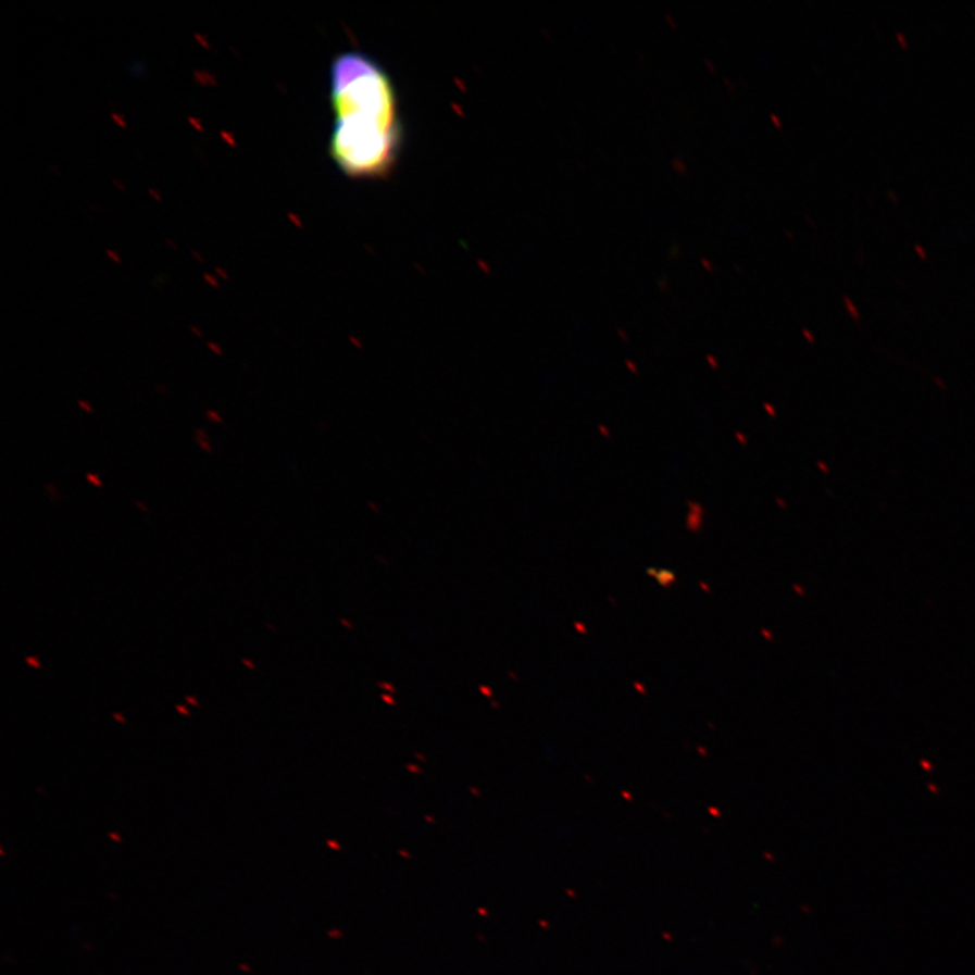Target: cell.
<instances>
[{"label":"cell","mask_w":975,"mask_h":975,"mask_svg":"<svg viewBox=\"0 0 975 975\" xmlns=\"http://www.w3.org/2000/svg\"><path fill=\"white\" fill-rule=\"evenodd\" d=\"M896 40H897V42H898V46H900L901 48H903V49L909 48V41H908V38H907L905 35H903L902 32H897V33H896Z\"/></svg>","instance_id":"obj_10"},{"label":"cell","mask_w":975,"mask_h":975,"mask_svg":"<svg viewBox=\"0 0 975 975\" xmlns=\"http://www.w3.org/2000/svg\"><path fill=\"white\" fill-rule=\"evenodd\" d=\"M189 123L191 124L192 128H196V130L203 132L201 120L189 117Z\"/></svg>","instance_id":"obj_16"},{"label":"cell","mask_w":975,"mask_h":975,"mask_svg":"<svg viewBox=\"0 0 975 975\" xmlns=\"http://www.w3.org/2000/svg\"><path fill=\"white\" fill-rule=\"evenodd\" d=\"M46 489L49 495V499H51L52 501H57L58 503V501L60 500L58 487L54 486V484H47Z\"/></svg>","instance_id":"obj_6"},{"label":"cell","mask_w":975,"mask_h":975,"mask_svg":"<svg viewBox=\"0 0 975 975\" xmlns=\"http://www.w3.org/2000/svg\"><path fill=\"white\" fill-rule=\"evenodd\" d=\"M888 198H889V200H890L891 202H893V203H898V202H900V197L897 196V192H896L895 190H889V191H888Z\"/></svg>","instance_id":"obj_19"},{"label":"cell","mask_w":975,"mask_h":975,"mask_svg":"<svg viewBox=\"0 0 975 975\" xmlns=\"http://www.w3.org/2000/svg\"><path fill=\"white\" fill-rule=\"evenodd\" d=\"M157 389H158L159 393H165V390H167V388L161 387V385H159V387Z\"/></svg>","instance_id":"obj_25"},{"label":"cell","mask_w":975,"mask_h":975,"mask_svg":"<svg viewBox=\"0 0 975 975\" xmlns=\"http://www.w3.org/2000/svg\"><path fill=\"white\" fill-rule=\"evenodd\" d=\"M196 440H197L198 446H200V448L203 451H207V453H209V454L213 453L211 439H209V435L205 432V429H203V428L196 429Z\"/></svg>","instance_id":"obj_3"},{"label":"cell","mask_w":975,"mask_h":975,"mask_svg":"<svg viewBox=\"0 0 975 975\" xmlns=\"http://www.w3.org/2000/svg\"><path fill=\"white\" fill-rule=\"evenodd\" d=\"M78 405L82 408L83 411H86V412H88V413H92V412H93L92 407H91V404H90V401L79 400V401H78Z\"/></svg>","instance_id":"obj_18"},{"label":"cell","mask_w":975,"mask_h":975,"mask_svg":"<svg viewBox=\"0 0 975 975\" xmlns=\"http://www.w3.org/2000/svg\"><path fill=\"white\" fill-rule=\"evenodd\" d=\"M913 250H914V252L917 253L918 258H922V259H923V261H925V259L928 258V252H927V250H925V247H924V246H922V245H914V246H913Z\"/></svg>","instance_id":"obj_13"},{"label":"cell","mask_w":975,"mask_h":975,"mask_svg":"<svg viewBox=\"0 0 975 975\" xmlns=\"http://www.w3.org/2000/svg\"><path fill=\"white\" fill-rule=\"evenodd\" d=\"M195 38H196L197 42L200 43L201 47L211 49V43H209L205 35H201V33H195Z\"/></svg>","instance_id":"obj_12"},{"label":"cell","mask_w":975,"mask_h":975,"mask_svg":"<svg viewBox=\"0 0 975 975\" xmlns=\"http://www.w3.org/2000/svg\"><path fill=\"white\" fill-rule=\"evenodd\" d=\"M86 480H87L88 483L92 484L93 487H97V488H102V487H103V483H102V480H101V477H99L98 475H96V473H87V475H86Z\"/></svg>","instance_id":"obj_7"},{"label":"cell","mask_w":975,"mask_h":975,"mask_svg":"<svg viewBox=\"0 0 975 975\" xmlns=\"http://www.w3.org/2000/svg\"><path fill=\"white\" fill-rule=\"evenodd\" d=\"M220 136L223 137V140L225 142H227L228 146H230V147L238 146V142H236V137L233 134V132L222 130V132H220Z\"/></svg>","instance_id":"obj_4"},{"label":"cell","mask_w":975,"mask_h":975,"mask_svg":"<svg viewBox=\"0 0 975 975\" xmlns=\"http://www.w3.org/2000/svg\"><path fill=\"white\" fill-rule=\"evenodd\" d=\"M165 243H167L171 248H173V250H178V245H176L175 241H173V239H170V238L165 239Z\"/></svg>","instance_id":"obj_23"},{"label":"cell","mask_w":975,"mask_h":975,"mask_svg":"<svg viewBox=\"0 0 975 975\" xmlns=\"http://www.w3.org/2000/svg\"><path fill=\"white\" fill-rule=\"evenodd\" d=\"M207 418L209 422H211L213 424H223L224 423L223 416L220 415V413L217 411L208 410Z\"/></svg>","instance_id":"obj_5"},{"label":"cell","mask_w":975,"mask_h":975,"mask_svg":"<svg viewBox=\"0 0 975 975\" xmlns=\"http://www.w3.org/2000/svg\"><path fill=\"white\" fill-rule=\"evenodd\" d=\"M113 184H114V186L117 187V189H120L121 191H125V190H126V187H125V184H124L123 180H120V179H113Z\"/></svg>","instance_id":"obj_21"},{"label":"cell","mask_w":975,"mask_h":975,"mask_svg":"<svg viewBox=\"0 0 975 975\" xmlns=\"http://www.w3.org/2000/svg\"><path fill=\"white\" fill-rule=\"evenodd\" d=\"M192 78H195L197 85L203 87H216L218 85L217 76L212 74L211 71L196 70L192 73Z\"/></svg>","instance_id":"obj_2"},{"label":"cell","mask_w":975,"mask_h":975,"mask_svg":"<svg viewBox=\"0 0 975 975\" xmlns=\"http://www.w3.org/2000/svg\"><path fill=\"white\" fill-rule=\"evenodd\" d=\"M110 117H112L114 123L117 124L120 126V128H123V129L126 128V121H125V117L123 114L112 113V114H110Z\"/></svg>","instance_id":"obj_8"},{"label":"cell","mask_w":975,"mask_h":975,"mask_svg":"<svg viewBox=\"0 0 975 975\" xmlns=\"http://www.w3.org/2000/svg\"><path fill=\"white\" fill-rule=\"evenodd\" d=\"M334 113L328 152L351 179L387 178L404 141L398 91L388 71L361 51H346L329 68Z\"/></svg>","instance_id":"obj_1"},{"label":"cell","mask_w":975,"mask_h":975,"mask_svg":"<svg viewBox=\"0 0 975 975\" xmlns=\"http://www.w3.org/2000/svg\"><path fill=\"white\" fill-rule=\"evenodd\" d=\"M214 272H216V274L218 275L220 278H223L225 280L229 279V274L227 273V270L217 266V267H214Z\"/></svg>","instance_id":"obj_17"},{"label":"cell","mask_w":975,"mask_h":975,"mask_svg":"<svg viewBox=\"0 0 975 975\" xmlns=\"http://www.w3.org/2000/svg\"><path fill=\"white\" fill-rule=\"evenodd\" d=\"M203 279H205L208 285L212 286V288H214V289L220 288L218 279L216 277H214L213 274H209V273L203 274Z\"/></svg>","instance_id":"obj_9"},{"label":"cell","mask_w":975,"mask_h":975,"mask_svg":"<svg viewBox=\"0 0 975 975\" xmlns=\"http://www.w3.org/2000/svg\"><path fill=\"white\" fill-rule=\"evenodd\" d=\"M148 195H150V196L153 198V200H155V201H158V202H162V201H163V197H162V195H161V191H158L157 189H153V187H148Z\"/></svg>","instance_id":"obj_14"},{"label":"cell","mask_w":975,"mask_h":975,"mask_svg":"<svg viewBox=\"0 0 975 975\" xmlns=\"http://www.w3.org/2000/svg\"><path fill=\"white\" fill-rule=\"evenodd\" d=\"M191 255H192V258L196 259L197 262H200V263H205V262H207V261H205V258H203V257L201 255V253L198 252V251H196V250H192V251H191Z\"/></svg>","instance_id":"obj_20"},{"label":"cell","mask_w":975,"mask_h":975,"mask_svg":"<svg viewBox=\"0 0 975 975\" xmlns=\"http://www.w3.org/2000/svg\"><path fill=\"white\" fill-rule=\"evenodd\" d=\"M190 329L192 334H196L198 338H203L202 330L197 327V325H190Z\"/></svg>","instance_id":"obj_22"},{"label":"cell","mask_w":975,"mask_h":975,"mask_svg":"<svg viewBox=\"0 0 975 975\" xmlns=\"http://www.w3.org/2000/svg\"><path fill=\"white\" fill-rule=\"evenodd\" d=\"M207 346L208 349L213 352V354H216L218 357H222L224 354L222 346H220L218 343H214V341H208Z\"/></svg>","instance_id":"obj_11"},{"label":"cell","mask_w":975,"mask_h":975,"mask_svg":"<svg viewBox=\"0 0 975 975\" xmlns=\"http://www.w3.org/2000/svg\"><path fill=\"white\" fill-rule=\"evenodd\" d=\"M136 505L139 507V509L141 511L148 512V507L145 503H142V501L136 500Z\"/></svg>","instance_id":"obj_24"},{"label":"cell","mask_w":975,"mask_h":975,"mask_svg":"<svg viewBox=\"0 0 975 975\" xmlns=\"http://www.w3.org/2000/svg\"><path fill=\"white\" fill-rule=\"evenodd\" d=\"M107 255H108L110 259H112V261L115 262V263H123V259H121V255H120V253H118L117 251H114V250H107Z\"/></svg>","instance_id":"obj_15"}]
</instances>
